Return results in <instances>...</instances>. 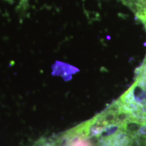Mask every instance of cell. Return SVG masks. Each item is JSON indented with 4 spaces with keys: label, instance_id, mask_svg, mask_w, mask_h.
Segmentation results:
<instances>
[{
    "label": "cell",
    "instance_id": "cell-1",
    "mask_svg": "<svg viewBox=\"0 0 146 146\" xmlns=\"http://www.w3.org/2000/svg\"><path fill=\"white\" fill-rule=\"evenodd\" d=\"M7 1H8L9 2H11V3H12V1H13V0H7Z\"/></svg>",
    "mask_w": 146,
    "mask_h": 146
}]
</instances>
